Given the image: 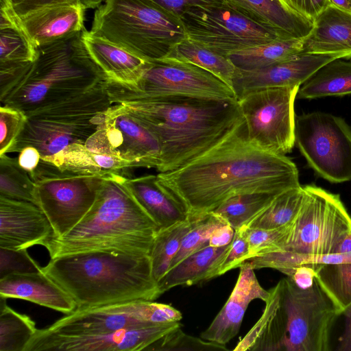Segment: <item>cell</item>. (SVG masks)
<instances>
[{
    "label": "cell",
    "mask_w": 351,
    "mask_h": 351,
    "mask_svg": "<svg viewBox=\"0 0 351 351\" xmlns=\"http://www.w3.org/2000/svg\"><path fill=\"white\" fill-rule=\"evenodd\" d=\"M156 176L183 204L189 217L211 212L238 194L280 193L301 186L295 163L285 155L252 143L244 121L200 156Z\"/></svg>",
    "instance_id": "1"
},
{
    "label": "cell",
    "mask_w": 351,
    "mask_h": 351,
    "mask_svg": "<svg viewBox=\"0 0 351 351\" xmlns=\"http://www.w3.org/2000/svg\"><path fill=\"white\" fill-rule=\"evenodd\" d=\"M120 104L158 138L160 173L188 163L244 121L238 100L166 96Z\"/></svg>",
    "instance_id": "2"
},
{
    "label": "cell",
    "mask_w": 351,
    "mask_h": 351,
    "mask_svg": "<svg viewBox=\"0 0 351 351\" xmlns=\"http://www.w3.org/2000/svg\"><path fill=\"white\" fill-rule=\"evenodd\" d=\"M42 271L61 287L77 308L134 300L162 293L148 254L90 251L51 258Z\"/></svg>",
    "instance_id": "3"
},
{
    "label": "cell",
    "mask_w": 351,
    "mask_h": 351,
    "mask_svg": "<svg viewBox=\"0 0 351 351\" xmlns=\"http://www.w3.org/2000/svg\"><path fill=\"white\" fill-rule=\"evenodd\" d=\"M123 175L104 179L92 207L65 235L43 246L51 258L90 252L149 254L158 226L135 199Z\"/></svg>",
    "instance_id": "4"
},
{
    "label": "cell",
    "mask_w": 351,
    "mask_h": 351,
    "mask_svg": "<svg viewBox=\"0 0 351 351\" xmlns=\"http://www.w3.org/2000/svg\"><path fill=\"white\" fill-rule=\"evenodd\" d=\"M84 30L36 47L34 61L0 100L1 106L17 108L26 114L82 94L106 80L85 46Z\"/></svg>",
    "instance_id": "5"
},
{
    "label": "cell",
    "mask_w": 351,
    "mask_h": 351,
    "mask_svg": "<svg viewBox=\"0 0 351 351\" xmlns=\"http://www.w3.org/2000/svg\"><path fill=\"white\" fill-rule=\"evenodd\" d=\"M90 32L145 61L167 58L187 38L181 18L151 0H105Z\"/></svg>",
    "instance_id": "6"
},
{
    "label": "cell",
    "mask_w": 351,
    "mask_h": 351,
    "mask_svg": "<svg viewBox=\"0 0 351 351\" xmlns=\"http://www.w3.org/2000/svg\"><path fill=\"white\" fill-rule=\"evenodd\" d=\"M105 81L82 94L26 113L25 125L8 153L34 147L47 161L71 144H85L114 104Z\"/></svg>",
    "instance_id": "7"
},
{
    "label": "cell",
    "mask_w": 351,
    "mask_h": 351,
    "mask_svg": "<svg viewBox=\"0 0 351 351\" xmlns=\"http://www.w3.org/2000/svg\"><path fill=\"white\" fill-rule=\"evenodd\" d=\"M105 86L112 104L166 96L238 100L234 90L209 71L173 58L146 61L138 79L123 84L106 78Z\"/></svg>",
    "instance_id": "8"
},
{
    "label": "cell",
    "mask_w": 351,
    "mask_h": 351,
    "mask_svg": "<svg viewBox=\"0 0 351 351\" xmlns=\"http://www.w3.org/2000/svg\"><path fill=\"white\" fill-rule=\"evenodd\" d=\"M276 286L285 328L284 351L330 350L332 328L342 313L316 277L304 288L290 276Z\"/></svg>",
    "instance_id": "9"
},
{
    "label": "cell",
    "mask_w": 351,
    "mask_h": 351,
    "mask_svg": "<svg viewBox=\"0 0 351 351\" xmlns=\"http://www.w3.org/2000/svg\"><path fill=\"white\" fill-rule=\"evenodd\" d=\"M303 186L304 199L282 251L307 256L332 254L351 233V216L339 194L315 184Z\"/></svg>",
    "instance_id": "10"
},
{
    "label": "cell",
    "mask_w": 351,
    "mask_h": 351,
    "mask_svg": "<svg viewBox=\"0 0 351 351\" xmlns=\"http://www.w3.org/2000/svg\"><path fill=\"white\" fill-rule=\"evenodd\" d=\"M30 177L36 184V204L49 221L54 238L65 235L82 219L105 178L62 171L43 160Z\"/></svg>",
    "instance_id": "11"
},
{
    "label": "cell",
    "mask_w": 351,
    "mask_h": 351,
    "mask_svg": "<svg viewBox=\"0 0 351 351\" xmlns=\"http://www.w3.org/2000/svg\"><path fill=\"white\" fill-rule=\"evenodd\" d=\"M180 18L187 38L226 57L277 38H288L223 3L190 8Z\"/></svg>",
    "instance_id": "12"
},
{
    "label": "cell",
    "mask_w": 351,
    "mask_h": 351,
    "mask_svg": "<svg viewBox=\"0 0 351 351\" xmlns=\"http://www.w3.org/2000/svg\"><path fill=\"white\" fill-rule=\"evenodd\" d=\"M295 145L322 178L351 180V128L341 117L323 112L295 116Z\"/></svg>",
    "instance_id": "13"
},
{
    "label": "cell",
    "mask_w": 351,
    "mask_h": 351,
    "mask_svg": "<svg viewBox=\"0 0 351 351\" xmlns=\"http://www.w3.org/2000/svg\"><path fill=\"white\" fill-rule=\"evenodd\" d=\"M300 86L267 88L250 92L238 101L247 139L277 154L295 145L294 102Z\"/></svg>",
    "instance_id": "14"
},
{
    "label": "cell",
    "mask_w": 351,
    "mask_h": 351,
    "mask_svg": "<svg viewBox=\"0 0 351 351\" xmlns=\"http://www.w3.org/2000/svg\"><path fill=\"white\" fill-rule=\"evenodd\" d=\"M180 311L151 300H134L77 308L51 325L38 330L45 334L96 335L152 324L180 322Z\"/></svg>",
    "instance_id": "15"
},
{
    "label": "cell",
    "mask_w": 351,
    "mask_h": 351,
    "mask_svg": "<svg viewBox=\"0 0 351 351\" xmlns=\"http://www.w3.org/2000/svg\"><path fill=\"white\" fill-rule=\"evenodd\" d=\"M95 152L112 155L136 167L158 169L161 149L156 136L120 104H112L85 143Z\"/></svg>",
    "instance_id": "16"
},
{
    "label": "cell",
    "mask_w": 351,
    "mask_h": 351,
    "mask_svg": "<svg viewBox=\"0 0 351 351\" xmlns=\"http://www.w3.org/2000/svg\"><path fill=\"white\" fill-rule=\"evenodd\" d=\"M179 326V322L157 323L107 333L82 335L45 334L38 329L25 351L146 350Z\"/></svg>",
    "instance_id": "17"
},
{
    "label": "cell",
    "mask_w": 351,
    "mask_h": 351,
    "mask_svg": "<svg viewBox=\"0 0 351 351\" xmlns=\"http://www.w3.org/2000/svg\"><path fill=\"white\" fill-rule=\"evenodd\" d=\"M334 56L302 53L268 66L241 71L237 69L232 89L239 100L247 93L276 87L300 86Z\"/></svg>",
    "instance_id": "18"
},
{
    "label": "cell",
    "mask_w": 351,
    "mask_h": 351,
    "mask_svg": "<svg viewBox=\"0 0 351 351\" xmlns=\"http://www.w3.org/2000/svg\"><path fill=\"white\" fill-rule=\"evenodd\" d=\"M53 236L49 221L37 205L0 196V247L22 250L44 245Z\"/></svg>",
    "instance_id": "19"
},
{
    "label": "cell",
    "mask_w": 351,
    "mask_h": 351,
    "mask_svg": "<svg viewBox=\"0 0 351 351\" xmlns=\"http://www.w3.org/2000/svg\"><path fill=\"white\" fill-rule=\"evenodd\" d=\"M234 287L227 302L215 316L201 338L226 345L239 332L245 313L250 302L256 299L266 301L269 291L259 283L254 269L245 263L240 267Z\"/></svg>",
    "instance_id": "20"
},
{
    "label": "cell",
    "mask_w": 351,
    "mask_h": 351,
    "mask_svg": "<svg viewBox=\"0 0 351 351\" xmlns=\"http://www.w3.org/2000/svg\"><path fill=\"white\" fill-rule=\"evenodd\" d=\"M85 10L81 3L58 4L32 12L17 22L36 48L84 30Z\"/></svg>",
    "instance_id": "21"
},
{
    "label": "cell",
    "mask_w": 351,
    "mask_h": 351,
    "mask_svg": "<svg viewBox=\"0 0 351 351\" xmlns=\"http://www.w3.org/2000/svg\"><path fill=\"white\" fill-rule=\"evenodd\" d=\"M303 53L351 58V11L330 3L313 20L303 39Z\"/></svg>",
    "instance_id": "22"
},
{
    "label": "cell",
    "mask_w": 351,
    "mask_h": 351,
    "mask_svg": "<svg viewBox=\"0 0 351 351\" xmlns=\"http://www.w3.org/2000/svg\"><path fill=\"white\" fill-rule=\"evenodd\" d=\"M0 297L27 300L66 315L77 308L71 296L42 271L0 278Z\"/></svg>",
    "instance_id": "23"
},
{
    "label": "cell",
    "mask_w": 351,
    "mask_h": 351,
    "mask_svg": "<svg viewBox=\"0 0 351 351\" xmlns=\"http://www.w3.org/2000/svg\"><path fill=\"white\" fill-rule=\"evenodd\" d=\"M128 189L159 230L189 219L183 204L159 183L157 176L146 175L125 179Z\"/></svg>",
    "instance_id": "24"
},
{
    "label": "cell",
    "mask_w": 351,
    "mask_h": 351,
    "mask_svg": "<svg viewBox=\"0 0 351 351\" xmlns=\"http://www.w3.org/2000/svg\"><path fill=\"white\" fill-rule=\"evenodd\" d=\"M254 21L287 38H304L313 21L288 8L280 0H221Z\"/></svg>",
    "instance_id": "25"
},
{
    "label": "cell",
    "mask_w": 351,
    "mask_h": 351,
    "mask_svg": "<svg viewBox=\"0 0 351 351\" xmlns=\"http://www.w3.org/2000/svg\"><path fill=\"white\" fill-rule=\"evenodd\" d=\"M83 39L89 54L108 79L129 84L138 79L145 60L86 29Z\"/></svg>",
    "instance_id": "26"
},
{
    "label": "cell",
    "mask_w": 351,
    "mask_h": 351,
    "mask_svg": "<svg viewBox=\"0 0 351 351\" xmlns=\"http://www.w3.org/2000/svg\"><path fill=\"white\" fill-rule=\"evenodd\" d=\"M230 244L221 247L207 245L170 268L158 282L160 293L162 294L175 287L191 286L219 276L220 266Z\"/></svg>",
    "instance_id": "27"
},
{
    "label": "cell",
    "mask_w": 351,
    "mask_h": 351,
    "mask_svg": "<svg viewBox=\"0 0 351 351\" xmlns=\"http://www.w3.org/2000/svg\"><path fill=\"white\" fill-rule=\"evenodd\" d=\"M47 161L62 171L104 178L114 174L123 176L127 169L135 168L128 160L93 152L81 143L67 146Z\"/></svg>",
    "instance_id": "28"
},
{
    "label": "cell",
    "mask_w": 351,
    "mask_h": 351,
    "mask_svg": "<svg viewBox=\"0 0 351 351\" xmlns=\"http://www.w3.org/2000/svg\"><path fill=\"white\" fill-rule=\"evenodd\" d=\"M315 272L319 285L343 315L351 305V233Z\"/></svg>",
    "instance_id": "29"
},
{
    "label": "cell",
    "mask_w": 351,
    "mask_h": 351,
    "mask_svg": "<svg viewBox=\"0 0 351 351\" xmlns=\"http://www.w3.org/2000/svg\"><path fill=\"white\" fill-rule=\"evenodd\" d=\"M351 94V61L333 60L319 68L298 91V99L342 97Z\"/></svg>",
    "instance_id": "30"
},
{
    "label": "cell",
    "mask_w": 351,
    "mask_h": 351,
    "mask_svg": "<svg viewBox=\"0 0 351 351\" xmlns=\"http://www.w3.org/2000/svg\"><path fill=\"white\" fill-rule=\"evenodd\" d=\"M303 39L277 38L231 53L227 57L239 70L259 69L302 53Z\"/></svg>",
    "instance_id": "31"
},
{
    "label": "cell",
    "mask_w": 351,
    "mask_h": 351,
    "mask_svg": "<svg viewBox=\"0 0 351 351\" xmlns=\"http://www.w3.org/2000/svg\"><path fill=\"white\" fill-rule=\"evenodd\" d=\"M304 199L303 186L288 189L278 195L261 213L244 226L250 228L277 229L291 225Z\"/></svg>",
    "instance_id": "32"
},
{
    "label": "cell",
    "mask_w": 351,
    "mask_h": 351,
    "mask_svg": "<svg viewBox=\"0 0 351 351\" xmlns=\"http://www.w3.org/2000/svg\"><path fill=\"white\" fill-rule=\"evenodd\" d=\"M167 58L198 66L213 73L232 89L237 68L228 57L217 54L186 38Z\"/></svg>",
    "instance_id": "33"
},
{
    "label": "cell",
    "mask_w": 351,
    "mask_h": 351,
    "mask_svg": "<svg viewBox=\"0 0 351 351\" xmlns=\"http://www.w3.org/2000/svg\"><path fill=\"white\" fill-rule=\"evenodd\" d=\"M194 219L176 223L159 230L156 234L149 252L154 278L158 282L168 271L173 258L178 253L182 241L190 230Z\"/></svg>",
    "instance_id": "34"
},
{
    "label": "cell",
    "mask_w": 351,
    "mask_h": 351,
    "mask_svg": "<svg viewBox=\"0 0 351 351\" xmlns=\"http://www.w3.org/2000/svg\"><path fill=\"white\" fill-rule=\"evenodd\" d=\"M279 194L267 192L238 194L227 199L213 212L237 230L247 223Z\"/></svg>",
    "instance_id": "35"
},
{
    "label": "cell",
    "mask_w": 351,
    "mask_h": 351,
    "mask_svg": "<svg viewBox=\"0 0 351 351\" xmlns=\"http://www.w3.org/2000/svg\"><path fill=\"white\" fill-rule=\"evenodd\" d=\"M6 299L0 297V351H25L38 329L29 316L8 306Z\"/></svg>",
    "instance_id": "36"
},
{
    "label": "cell",
    "mask_w": 351,
    "mask_h": 351,
    "mask_svg": "<svg viewBox=\"0 0 351 351\" xmlns=\"http://www.w3.org/2000/svg\"><path fill=\"white\" fill-rule=\"evenodd\" d=\"M35 191V182L18 159L0 155V196L36 204Z\"/></svg>",
    "instance_id": "37"
},
{
    "label": "cell",
    "mask_w": 351,
    "mask_h": 351,
    "mask_svg": "<svg viewBox=\"0 0 351 351\" xmlns=\"http://www.w3.org/2000/svg\"><path fill=\"white\" fill-rule=\"evenodd\" d=\"M191 217L194 219L193 224L184 236L170 268L178 265L190 254L209 245V239L214 230L226 223L213 211Z\"/></svg>",
    "instance_id": "38"
},
{
    "label": "cell",
    "mask_w": 351,
    "mask_h": 351,
    "mask_svg": "<svg viewBox=\"0 0 351 351\" xmlns=\"http://www.w3.org/2000/svg\"><path fill=\"white\" fill-rule=\"evenodd\" d=\"M36 57V47L18 22L0 28V63H32Z\"/></svg>",
    "instance_id": "39"
},
{
    "label": "cell",
    "mask_w": 351,
    "mask_h": 351,
    "mask_svg": "<svg viewBox=\"0 0 351 351\" xmlns=\"http://www.w3.org/2000/svg\"><path fill=\"white\" fill-rule=\"evenodd\" d=\"M177 327L155 341L146 350L152 351H224L226 345L185 333Z\"/></svg>",
    "instance_id": "40"
},
{
    "label": "cell",
    "mask_w": 351,
    "mask_h": 351,
    "mask_svg": "<svg viewBox=\"0 0 351 351\" xmlns=\"http://www.w3.org/2000/svg\"><path fill=\"white\" fill-rule=\"evenodd\" d=\"M291 226L277 229L250 228L241 226L244 229L248 243L247 260L283 250Z\"/></svg>",
    "instance_id": "41"
},
{
    "label": "cell",
    "mask_w": 351,
    "mask_h": 351,
    "mask_svg": "<svg viewBox=\"0 0 351 351\" xmlns=\"http://www.w3.org/2000/svg\"><path fill=\"white\" fill-rule=\"evenodd\" d=\"M27 119L21 110L7 106L0 108V155L6 154L21 132Z\"/></svg>",
    "instance_id": "42"
},
{
    "label": "cell",
    "mask_w": 351,
    "mask_h": 351,
    "mask_svg": "<svg viewBox=\"0 0 351 351\" xmlns=\"http://www.w3.org/2000/svg\"><path fill=\"white\" fill-rule=\"evenodd\" d=\"M42 271V267L27 253V249L12 250L0 247V278L14 273Z\"/></svg>",
    "instance_id": "43"
},
{
    "label": "cell",
    "mask_w": 351,
    "mask_h": 351,
    "mask_svg": "<svg viewBox=\"0 0 351 351\" xmlns=\"http://www.w3.org/2000/svg\"><path fill=\"white\" fill-rule=\"evenodd\" d=\"M248 243L243 227L235 230L232 242L220 266L219 276L236 269L247 260Z\"/></svg>",
    "instance_id": "44"
},
{
    "label": "cell",
    "mask_w": 351,
    "mask_h": 351,
    "mask_svg": "<svg viewBox=\"0 0 351 351\" xmlns=\"http://www.w3.org/2000/svg\"><path fill=\"white\" fill-rule=\"evenodd\" d=\"M10 9L17 19H21L40 9L62 3H80L79 0H7Z\"/></svg>",
    "instance_id": "45"
},
{
    "label": "cell",
    "mask_w": 351,
    "mask_h": 351,
    "mask_svg": "<svg viewBox=\"0 0 351 351\" xmlns=\"http://www.w3.org/2000/svg\"><path fill=\"white\" fill-rule=\"evenodd\" d=\"M288 8L313 21L328 5L329 0H280Z\"/></svg>",
    "instance_id": "46"
},
{
    "label": "cell",
    "mask_w": 351,
    "mask_h": 351,
    "mask_svg": "<svg viewBox=\"0 0 351 351\" xmlns=\"http://www.w3.org/2000/svg\"><path fill=\"white\" fill-rule=\"evenodd\" d=\"M162 8L180 16L187 9L223 3L221 0H151Z\"/></svg>",
    "instance_id": "47"
},
{
    "label": "cell",
    "mask_w": 351,
    "mask_h": 351,
    "mask_svg": "<svg viewBox=\"0 0 351 351\" xmlns=\"http://www.w3.org/2000/svg\"><path fill=\"white\" fill-rule=\"evenodd\" d=\"M17 159L20 166L24 169L30 176L38 167L41 160V155L36 147H26L19 152Z\"/></svg>",
    "instance_id": "48"
},
{
    "label": "cell",
    "mask_w": 351,
    "mask_h": 351,
    "mask_svg": "<svg viewBox=\"0 0 351 351\" xmlns=\"http://www.w3.org/2000/svg\"><path fill=\"white\" fill-rule=\"evenodd\" d=\"M234 233L235 230L224 223L214 230L209 239V245L214 247L226 246L232 242Z\"/></svg>",
    "instance_id": "49"
},
{
    "label": "cell",
    "mask_w": 351,
    "mask_h": 351,
    "mask_svg": "<svg viewBox=\"0 0 351 351\" xmlns=\"http://www.w3.org/2000/svg\"><path fill=\"white\" fill-rule=\"evenodd\" d=\"M344 328L338 339L336 350L351 351V305L343 312Z\"/></svg>",
    "instance_id": "50"
},
{
    "label": "cell",
    "mask_w": 351,
    "mask_h": 351,
    "mask_svg": "<svg viewBox=\"0 0 351 351\" xmlns=\"http://www.w3.org/2000/svg\"><path fill=\"white\" fill-rule=\"evenodd\" d=\"M105 0H79L85 9L97 8Z\"/></svg>",
    "instance_id": "51"
},
{
    "label": "cell",
    "mask_w": 351,
    "mask_h": 351,
    "mask_svg": "<svg viewBox=\"0 0 351 351\" xmlns=\"http://www.w3.org/2000/svg\"><path fill=\"white\" fill-rule=\"evenodd\" d=\"M332 3L343 9L351 11V6L348 0H329Z\"/></svg>",
    "instance_id": "52"
},
{
    "label": "cell",
    "mask_w": 351,
    "mask_h": 351,
    "mask_svg": "<svg viewBox=\"0 0 351 351\" xmlns=\"http://www.w3.org/2000/svg\"><path fill=\"white\" fill-rule=\"evenodd\" d=\"M350 4V6H351V0H348Z\"/></svg>",
    "instance_id": "53"
}]
</instances>
